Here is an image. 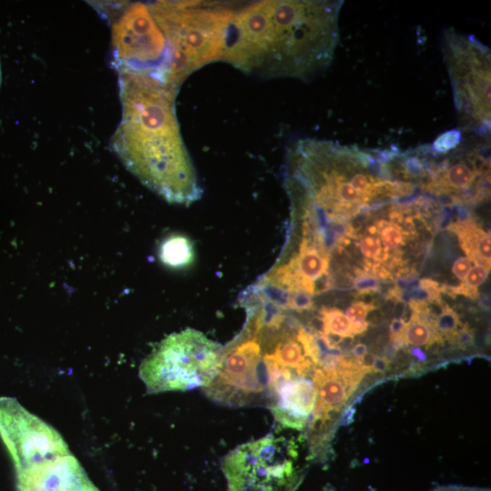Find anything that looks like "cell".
<instances>
[{
	"label": "cell",
	"instance_id": "21",
	"mask_svg": "<svg viewBox=\"0 0 491 491\" xmlns=\"http://www.w3.org/2000/svg\"><path fill=\"white\" fill-rule=\"evenodd\" d=\"M488 272L489 270L487 268L476 265L466 275V284L476 288L486 280Z\"/></svg>",
	"mask_w": 491,
	"mask_h": 491
},
{
	"label": "cell",
	"instance_id": "28",
	"mask_svg": "<svg viewBox=\"0 0 491 491\" xmlns=\"http://www.w3.org/2000/svg\"><path fill=\"white\" fill-rule=\"evenodd\" d=\"M355 412H356L355 408L353 407L347 408L343 415L341 425L347 426L351 424L354 420Z\"/></svg>",
	"mask_w": 491,
	"mask_h": 491
},
{
	"label": "cell",
	"instance_id": "22",
	"mask_svg": "<svg viewBox=\"0 0 491 491\" xmlns=\"http://www.w3.org/2000/svg\"><path fill=\"white\" fill-rule=\"evenodd\" d=\"M444 291H447L450 295H463L471 299H476L479 296V292L476 287H472L466 283H461L457 286H446Z\"/></svg>",
	"mask_w": 491,
	"mask_h": 491
},
{
	"label": "cell",
	"instance_id": "19",
	"mask_svg": "<svg viewBox=\"0 0 491 491\" xmlns=\"http://www.w3.org/2000/svg\"><path fill=\"white\" fill-rule=\"evenodd\" d=\"M447 339L458 348L465 350L473 346L474 332L467 325H464Z\"/></svg>",
	"mask_w": 491,
	"mask_h": 491
},
{
	"label": "cell",
	"instance_id": "4",
	"mask_svg": "<svg viewBox=\"0 0 491 491\" xmlns=\"http://www.w3.org/2000/svg\"><path fill=\"white\" fill-rule=\"evenodd\" d=\"M223 346L202 332L171 334L142 362L139 376L148 393L205 387L218 374Z\"/></svg>",
	"mask_w": 491,
	"mask_h": 491
},
{
	"label": "cell",
	"instance_id": "10",
	"mask_svg": "<svg viewBox=\"0 0 491 491\" xmlns=\"http://www.w3.org/2000/svg\"><path fill=\"white\" fill-rule=\"evenodd\" d=\"M15 474L18 491H99L71 453Z\"/></svg>",
	"mask_w": 491,
	"mask_h": 491
},
{
	"label": "cell",
	"instance_id": "8",
	"mask_svg": "<svg viewBox=\"0 0 491 491\" xmlns=\"http://www.w3.org/2000/svg\"><path fill=\"white\" fill-rule=\"evenodd\" d=\"M203 391L211 400L225 406H246L266 401V376L261 343L253 328L245 325L223 347L221 368Z\"/></svg>",
	"mask_w": 491,
	"mask_h": 491
},
{
	"label": "cell",
	"instance_id": "9",
	"mask_svg": "<svg viewBox=\"0 0 491 491\" xmlns=\"http://www.w3.org/2000/svg\"><path fill=\"white\" fill-rule=\"evenodd\" d=\"M0 437L15 472L71 453L54 427L11 397L0 398Z\"/></svg>",
	"mask_w": 491,
	"mask_h": 491
},
{
	"label": "cell",
	"instance_id": "23",
	"mask_svg": "<svg viewBox=\"0 0 491 491\" xmlns=\"http://www.w3.org/2000/svg\"><path fill=\"white\" fill-rule=\"evenodd\" d=\"M471 260L467 256L456 259L452 266L453 274L460 280H464L471 269Z\"/></svg>",
	"mask_w": 491,
	"mask_h": 491
},
{
	"label": "cell",
	"instance_id": "12",
	"mask_svg": "<svg viewBox=\"0 0 491 491\" xmlns=\"http://www.w3.org/2000/svg\"><path fill=\"white\" fill-rule=\"evenodd\" d=\"M160 259L171 267L185 266L194 259L193 246L185 236H171L161 246Z\"/></svg>",
	"mask_w": 491,
	"mask_h": 491
},
{
	"label": "cell",
	"instance_id": "6",
	"mask_svg": "<svg viewBox=\"0 0 491 491\" xmlns=\"http://www.w3.org/2000/svg\"><path fill=\"white\" fill-rule=\"evenodd\" d=\"M296 456L295 445L274 434L242 444L222 460L226 491H293Z\"/></svg>",
	"mask_w": 491,
	"mask_h": 491
},
{
	"label": "cell",
	"instance_id": "26",
	"mask_svg": "<svg viewBox=\"0 0 491 491\" xmlns=\"http://www.w3.org/2000/svg\"><path fill=\"white\" fill-rule=\"evenodd\" d=\"M432 491H490V490L485 489V488H476V487L446 486H439L437 488H435Z\"/></svg>",
	"mask_w": 491,
	"mask_h": 491
},
{
	"label": "cell",
	"instance_id": "29",
	"mask_svg": "<svg viewBox=\"0 0 491 491\" xmlns=\"http://www.w3.org/2000/svg\"><path fill=\"white\" fill-rule=\"evenodd\" d=\"M411 354H412L413 356H415L420 362H425L426 360V354L421 349H419L418 347H413L411 349Z\"/></svg>",
	"mask_w": 491,
	"mask_h": 491
},
{
	"label": "cell",
	"instance_id": "20",
	"mask_svg": "<svg viewBox=\"0 0 491 491\" xmlns=\"http://www.w3.org/2000/svg\"><path fill=\"white\" fill-rule=\"evenodd\" d=\"M354 286L359 294H371L379 290V281L374 276L358 274L354 281Z\"/></svg>",
	"mask_w": 491,
	"mask_h": 491
},
{
	"label": "cell",
	"instance_id": "13",
	"mask_svg": "<svg viewBox=\"0 0 491 491\" xmlns=\"http://www.w3.org/2000/svg\"><path fill=\"white\" fill-rule=\"evenodd\" d=\"M322 322L321 333L336 335L343 338H353L356 333V324L349 321L339 309L323 307L319 316Z\"/></svg>",
	"mask_w": 491,
	"mask_h": 491
},
{
	"label": "cell",
	"instance_id": "25",
	"mask_svg": "<svg viewBox=\"0 0 491 491\" xmlns=\"http://www.w3.org/2000/svg\"><path fill=\"white\" fill-rule=\"evenodd\" d=\"M405 327L406 322L402 318H393L390 324V337L402 335Z\"/></svg>",
	"mask_w": 491,
	"mask_h": 491
},
{
	"label": "cell",
	"instance_id": "11",
	"mask_svg": "<svg viewBox=\"0 0 491 491\" xmlns=\"http://www.w3.org/2000/svg\"><path fill=\"white\" fill-rule=\"evenodd\" d=\"M316 390L312 380L298 377L285 381L268 396L267 406L282 426L302 430L315 407Z\"/></svg>",
	"mask_w": 491,
	"mask_h": 491
},
{
	"label": "cell",
	"instance_id": "3",
	"mask_svg": "<svg viewBox=\"0 0 491 491\" xmlns=\"http://www.w3.org/2000/svg\"><path fill=\"white\" fill-rule=\"evenodd\" d=\"M149 6L166 41L170 84L179 88L195 70L221 61L237 5L156 1Z\"/></svg>",
	"mask_w": 491,
	"mask_h": 491
},
{
	"label": "cell",
	"instance_id": "27",
	"mask_svg": "<svg viewBox=\"0 0 491 491\" xmlns=\"http://www.w3.org/2000/svg\"><path fill=\"white\" fill-rule=\"evenodd\" d=\"M351 353H352L353 357L358 360H362L363 357L367 353V347L365 344L358 343L356 346H354V347L351 350Z\"/></svg>",
	"mask_w": 491,
	"mask_h": 491
},
{
	"label": "cell",
	"instance_id": "7",
	"mask_svg": "<svg viewBox=\"0 0 491 491\" xmlns=\"http://www.w3.org/2000/svg\"><path fill=\"white\" fill-rule=\"evenodd\" d=\"M112 51L118 72L145 74L168 83V52L149 4L125 5L112 24Z\"/></svg>",
	"mask_w": 491,
	"mask_h": 491
},
{
	"label": "cell",
	"instance_id": "1",
	"mask_svg": "<svg viewBox=\"0 0 491 491\" xmlns=\"http://www.w3.org/2000/svg\"><path fill=\"white\" fill-rule=\"evenodd\" d=\"M343 1L265 0L237 7L221 61L260 78L308 80L331 64Z\"/></svg>",
	"mask_w": 491,
	"mask_h": 491
},
{
	"label": "cell",
	"instance_id": "14",
	"mask_svg": "<svg viewBox=\"0 0 491 491\" xmlns=\"http://www.w3.org/2000/svg\"><path fill=\"white\" fill-rule=\"evenodd\" d=\"M404 336L414 346H430L433 343H443V338L436 330L419 320L413 313L406 323Z\"/></svg>",
	"mask_w": 491,
	"mask_h": 491
},
{
	"label": "cell",
	"instance_id": "17",
	"mask_svg": "<svg viewBox=\"0 0 491 491\" xmlns=\"http://www.w3.org/2000/svg\"><path fill=\"white\" fill-rule=\"evenodd\" d=\"M358 245L361 253L367 258H373L376 261H386L388 258V251L386 248H382L378 237L365 236Z\"/></svg>",
	"mask_w": 491,
	"mask_h": 491
},
{
	"label": "cell",
	"instance_id": "5",
	"mask_svg": "<svg viewBox=\"0 0 491 491\" xmlns=\"http://www.w3.org/2000/svg\"><path fill=\"white\" fill-rule=\"evenodd\" d=\"M442 53L456 114L471 134H490V49L472 35L448 28L443 33Z\"/></svg>",
	"mask_w": 491,
	"mask_h": 491
},
{
	"label": "cell",
	"instance_id": "30",
	"mask_svg": "<svg viewBox=\"0 0 491 491\" xmlns=\"http://www.w3.org/2000/svg\"><path fill=\"white\" fill-rule=\"evenodd\" d=\"M1 83H2V73H1V66H0V86H1Z\"/></svg>",
	"mask_w": 491,
	"mask_h": 491
},
{
	"label": "cell",
	"instance_id": "24",
	"mask_svg": "<svg viewBox=\"0 0 491 491\" xmlns=\"http://www.w3.org/2000/svg\"><path fill=\"white\" fill-rule=\"evenodd\" d=\"M390 367V362L385 357L375 356L371 370L372 372L385 374Z\"/></svg>",
	"mask_w": 491,
	"mask_h": 491
},
{
	"label": "cell",
	"instance_id": "15",
	"mask_svg": "<svg viewBox=\"0 0 491 491\" xmlns=\"http://www.w3.org/2000/svg\"><path fill=\"white\" fill-rule=\"evenodd\" d=\"M385 248L395 249L405 244L406 233L396 223L380 220L376 225Z\"/></svg>",
	"mask_w": 491,
	"mask_h": 491
},
{
	"label": "cell",
	"instance_id": "16",
	"mask_svg": "<svg viewBox=\"0 0 491 491\" xmlns=\"http://www.w3.org/2000/svg\"><path fill=\"white\" fill-rule=\"evenodd\" d=\"M461 326L458 314L446 305L441 308V312L436 319L435 327L441 336L448 338Z\"/></svg>",
	"mask_w": 491,
	"mask_h": 491
},
{
	"label": "cell",
	"instance_id": "2",
	"mask_svg": "<svg viewBox=\"0 0 491 491\" xmlns=\"http://www.w3.org/2000/svg\"><path fill=\"white\" fill-rule=\"evenodd\" d=\"M179 88L137 73H119L122 118L115 152L145 185L165 200L189 205L202 189L175 114Z\"/></svg>",
	"mask_w": 491,
	"mask_h": 491
},
{
	"label": "cell",
	"instance_id": "18",
	"mask_svg": "<svg viewBox=\"0 0 491 491\" xmlns=\"http://www.w3.org/2000/svg\"><path fill=\"white\" fill-rule=\"evenodd\" d=\"M376 309V306L372 303H365L362 301L354 302L346 309V317L353 324L363 323L366 320L367 314Z\"/></svg>",
	"mask_w": 491,
	"mask_h": 491
}]
</instances>
